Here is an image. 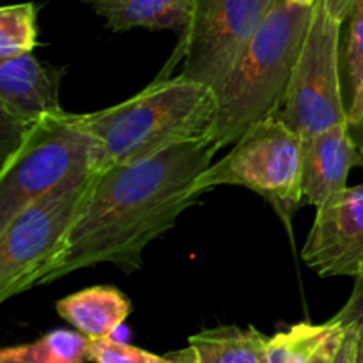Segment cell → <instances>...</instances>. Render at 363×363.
Here are the masks:
<instances>
[{"mask_svg": "<svg viewBox=\"0 0 363 363\" xmlns=\"http://www.w3.org/2000/svg\"><path fill=\"white\" fill-rule=\"evenodd\" d=\"M218 98L208 85L174 74L155 80L133 98L82 113L98 138L106 165L135 163L190 142H211Z\"/></svg>", "mask_w": 363, "mask_h": 363, "instance_id": "7a4b0ae2", "label": "cell"}, {"mask_svg": "<svg viewBox=\"0 0 363 363\" xmlns=\"http://www.w3.org/2000/svg\"><path fill=\"white\" fill-rule=\"evenodd\" d=\"M344 25L347 28L344 48H340V66L346 73L351 103L363 85V0L354 4Z\"/></svg>", "mask_w": 363, "mask_h": 363, "instance_id": "ac0fdd59", "label": "cell"}, {"mask_svg": "<svg viewBox=\"0 0 363 363\" xmlns=\"http://www.w3.org/2000/svg\"><path fill=\"white\" fill-rule=\"evenodd\" d=\"M350 326L330 319L323 325L298 323L268 340V363H333Z\"/></svg>", "mask_w": 363, "mask_h": 363, "instance_id": "5bb4252c", "label": "cell"}, {"mask_svg": "<svg viewBox=\"0 0 363 363\" xmlns=\"http://www.w3.org/2000/svg\"><path fill=\"white\" fill-rule=\"evenodd\" d=\"M89 362L92 363H174L169 357H158L155 353L135 347L131 344L106 337L96 339L89 344Z\"/></svg>", "mask_w": 363, "mask_h": 363, "instance_id": "d6986e66", "label": "cell"}, {"mask_svg": "<svg viewBox=\"0 0 363 363\" xmlns=\"http://www.w3.org/2000/svg\"><path fill=\"white\" fill-rule=\"evenodd\" d=\"M167 357H169L174 363H202L199 360L197 353H195L191 346L184 347V350H179V351H174V353H169Z\"/></svg>", "mask_w": 363, "mask_h": 363, "instance_id": "cb8c5ba5", "label": "cell"}, {"mask_svg": "<svg viewBox=\"0 0 363 363\" xmlns=\"http://www.w3.org/2000/svg\"><path fill=\"white\" fill-rule=\"evenodd\" d=\"M357 2L358 0H325L326 9L330 11V14H332V16L335 18L337 21H340L342 25L344 21L347 20L351 9H353Z\"/></svg>", "mask_w": 363, "mask_h": 363, "instance_id": "603a6c76", "label": "cell"}, {"mask_svg": "<svg viewBox=\"0 0 363 363\" xmlns=\"http://www.w3.org/2000/svg\"><path fill=\"white\" fill-rule=\"evenodd\" d=\"M346 124L351 140L354 142V145L360 149L363 155V85L353 98V101L350 103V106H347Z\"/></svg>", "mask_w": 363, "mask_h": 363, "instance_id": "44dd1931", "label": "cell"}, {"mask_svg": "<svg viewBox=\"0 0 363 363\" xmlns=\"http://www.w3.org/2000/svg\"><path fill=\"white\" fill-rule=\"evenodd\" d=\"M291 2H296V4H301V6H314L318 0H291Z\"/></svg>", "mask_w": 363, "mask_h": 363, "instance_id": "484cf974", "label": "cell"}, {"mask_svg": "<svg viewBox=\"0 0 363 363\" xmlns=\"http://www.w3.org/2000/svg\"><path fill=\"white\" fill-rule=\"evenodd\" d=\"M333 363H358L357 362V326H350L347 328L346 340H344L342 347H340L339 354H337Z\"/></svg>", "mask_w": 363, "mask_h": 363, "instance_id": "7402d4cb", "label": "cell"}, {"mask_svg": "<svg viewBox=\"0 0 363 363\" xmlns=\"http://www.w3.org/2000/svg\"><path fill=\"white\" fill-rule=\"evenodd\" d=\"M340 32L342 23L330 14L325 0H318L286 103L277 116L301 138L303 147L347 119L340 82Z\"/></svg>", "mask_w": 363, "mask_h": 363, "instance_id": "ba28073f", "label": "cell"}, {"mask_svg": "<svg viewBox=\"0 0 363 363\" xmlns=\"http://www.w3.org/2000/svg\"><path fill=\"white\" fill-rule=\"evenodd\" d=\"M38 46V6L11 4L0 9V59L32 53Z\"/></svg>", "mask_w": 363, "mask_h": 363, "instance_id": "e0dca14e", "label": "cell"}, {"mask_svg": "<svg viewBox=\"0 0 363 363\" xmlns=\"http://www.w3.org/2000/svg\"><path fill=\"white\" fill-rule=\"evenodd\" d=\"M333 319L344 326L363 325V269L354 277V287L350 300L339 314L333 315Z\"/></svg>", "mask_w": 363, "mask_h": 363, "instance_id": "ffe728a7", "label": "cell"}, {"mask_svg": "<svg viewBox=\"0 0 363 363\" xmlns=\"http://www.w3.org/2000/svg\"><path fill=\"white\" fill-rule=\"evenodd\" d=\"M213 142H190L135 163L106 165L92 179L66 247L39 286L99 262L133 273L145 247L201 201L197 179L211 165Z\"/></svg>", "mask_w": 363, "mask_h": 363, "instance_id": "6da1fadb", "label": "cell"}, {"mask_svg": "<svg viewBox=\"0 0 363 363\" xmlns=\"http://www.w3.org/2000/svg\"><path fill=\"white\" fill-rule=\"evenodd\" d=\"M273 0H194L190 23L156 78L183 77L208 85L216 96L238 66Z\"/></svg>", "mask_w": 363, "mask_h": 363, "instance_id": "52a82bcc", "label": "cell"}, {"mask_svg": "<svg viewBox=\"0 0 363 363\" xmlns=\"http://www.w3.org/2000/svg\"><path fill=\"white\" fill-rule=\"evenodd\" d=\"M268 337L248 326H218L188 339L202 363H268Z\"/></svg>", "mask_w": 363, "mask_h": 363, "instance_id": "9a60e30c", "label": "cell"}, {"mask_svg": "<svg viewBox=\"0 0 363 363\" xmlns=\"http://www.w3.org/2000/svg\"><path fill=\"white\" fill-rule=\"evenodd\" d=\"M314 6L273 0L247 52L220 91L213 147L234 145L248 130L277 117L303 48Z\"/></svg>", "mask_w": 363, "mask_h": 363, "instance_id": "3957f363", "label": "cell"}, {"mask_svg": "<svg viewBox=\"0 0 363 363\" xmlns=\"http://www.w3.org/2000/svg\"><path fill=\"white\" fill-rule=\"evenodd\" d=\"M57 314L91 340L116 333L131 314V301L112 286H94L57 301Z\"/></svg>", "mask_w": 363, "mask_h": 363, "instance_id": "7c38bea8", "label": "cell"}, {"mask_svg": "<svg viewBox=\"0 0 363 363\" xmlns=\"http://www.w3.org/2000/svg\"><path fill=\"white\" fill-rule=\"evenodd\" d=\"M321 277H357L363 269V183L321 204L301 252Z\"/></svg>", "mask_w": 363, "mask_h": 363, "instance_id": "9c48e42d", "label": "cell"}, {"mask_svg": "<svg viewBox=\"0 0 363 363\" xmlns=\"http://www.w3.org/2000/svg\"><path fill=\"white\" fill-rule=\"evenodd\" d=\"M353 167H363V155L351 140L346 123L318 135L303 147V204L319 208L346 190Z\"/></svg>", "mask_w": 363, "mask_h": 363, "instance_id": "8fae6325", "label": "cell"}, {"mask_svg": "<svg viewBox=\"0 0 363 363\" xmlns=\"http://www.w3.org/2000/svg\"><path fill=\"white\" fill-rule=\"evenodd\" d=\"M64 67L41 64L32 53L0 59V128L2 158L48 113L60 110L59 89Z\"/></svg>", "mask_w": 363, "mask_h": 363, "instance_id": "30bf717a", "label": "cell"}, {"mask_svg": "<svg viewBox=\"0 0 363 363\" xmlns=\"http://www.w3.org/2000/svg\"><path fill=\"white\" fill-rule=\"evenodd\" d=\"M89 344L91 339L84 333L53 330L34 342L4 347L0 363H85Z\"/></svg>", "mask_w": 363, "mask_h": 363, "instance_id": "2e32d148", "label": "cell"}, {"mask_svg": "<svg viewBox=\"0 0 363 363\" xmlns=\"http://www.w3.org/2000/svg\"><path fill=\"white\" fill-rule=\"evenodd\" d=\"M105 169V152L82 113L57 110L35 123L2 158L0 229L14 215L67 183Z\"/></svg>", "mask_w": 363, "mask_h": 363, "instance_id": "277c9868", "label": "cell"}, {"mask_svg": "<svg viewBox=\"0 0 363 363\" xmlns=\"http://www.w3.org/2000/svg\"><path fill=\"white\" fill-rule=\"evenodd\" d=\"M94 176L43 195L0 229V301L41 284L66 247Z\"/></svg>", "mask_w": 363, "mask_h": 363, "instance_id": "8992f818", "label": "cell"}, {"mask_svg": "<svg viewBox=\"0 0 363 363\" xmlns=\"http://www.w3.org/2000/svg\"><path fill=\"white\" fill-rule=\"evenodd\" d=\"M357 362L363 363V325L357 326Z\"/></svg>", "mask_w": 363, "mask_h": 363, "instance_id": "d4e9b609", "label": "cell"}, {"mask_svg": "<svg viewBox=\"0 0 363 363\" xmlns=\"http://www.w3.org/2000/svg\"><path fill=\"white\" fill-rule=\"evenodd\" d=\"M236 184L264 197L286 222L303 206V142L279 117L255 124L197 179L202 195Z\"/></svg>", "mask_w": 363, "mask_h": 363, "instance_id": "5b68a950", "label": "cell"}, {"mask_svg": "<svg viewBox=\"0 0 363 363\" xmlns=\"http://www.w3.org/2000/svg\"><path fill=\"white\" fill-rule=\"evenodd\" d=\"M113 32L131 28L174 30L179 38L190 23L194 0H84Z\"/></svg>", "mask_w": 363, "mask_h": 363, "instance_id": "4fadbf2b", "label": "cell"}]
</instances>
